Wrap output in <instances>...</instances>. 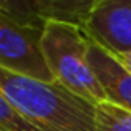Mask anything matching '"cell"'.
<instances>
[{
    "label": "cell",
    "instance_id": "6da1fadb",
    "mask_svg": "<svg viewBox=\"0 0 131 131\" xmlns=\"http://www.w3.org/2000/svg\"><path fill=\"white\" fill-rule=\"evenodd\" d=\"M0 93L42 131H95V105L57 83L0 68Z\"/></svg>",
    "mask_w": 131,
    "mask_h": 131
},
{
    "label": "cell",
    "instance_id": "7a4b0ae2",
    "mask_svg": "<svg viewBox=\"0 0 131 131\" xmlns=\"http://www.w3.org/2000/svg\"><path fill=\"white\" fill-rule=\"evenodd\" d=\"M42 48L53 81L73 95L98 105L106 95L88 63V38L78 25L48 22Z\"/></svg>",
    "mask_w": 131,
    "mask_h": 131
},
{
    "label": "cell",
    "instance_id": "3957f363",
    "mask_svg": "<svg viewBox=\"0 0 131 131\" xmlns=\"http://www.w3.org/2000/svg\"><path fill=\"white\" fill-rule=\"evenodd\" d=\"M43 27L27 25L0 8V68L55 83L42 48Z\"/></svg>",
    "mask_w": 131,
    "mask_h": 131
},
{
    "label": "cell",
    "instance_id": "277c9868",
    "mask_svg": "<svg viewBox=\"0 0 131 131\" xmlns=\"http://www.w3.org/2000/svg\"><path fill=\"white\" fill-rule=\"evenodd\" d=\"M80 28L110 53H129L131 0H95Z\"/></svg>",
    "mask_w": 131,
    "mask_h": 131
},
{
    "label": "cell",
    "instance_id": "5b68a950",
    "mask_svg": "<svg viewBox=\"0 0 131 131\" xmlns=\"http://www.w3.org/2000/svg\"><path fill=\"white\" fill-rule=\"evenodd\" d=\"M95 0H0V8L27 25L63 22L81 27Z\"/></svg>",
    "mask_w": 131,
    "mask_h": 131
},
{
    "label": "cell",
    "instance_id": "8992f818",
    "mask_svg": "<svg viewBox=\"0 0 131 131\" xmlns=\"http://www.w3.org/2000/svg\"><path fill=\"white\" fill-rule=\"evenodd\" d=\"M88 63L105 91L106 101L131 111V73L118 58L88 38Z\"/></svg>",
    "mask_w": 131,
    "mask_h": 131
},
{
    "label": "cell",
    "instance_id": "52a82bcc",
    "mask_svg": "<svg viewBox=\"0 0 131 131\" xmlns=\"http://www.w3.org/2000/svg\"><path fill=\"white\" fill-rule=\"evenodd\" d=\"M95 131H131V111L108 101L95 105Z\"/></svg>",
    "mask_w": 131,
    "mask_h": 131
},
{
    "label": "cell",
    "instance_id": "ba28073f",
    "mask_svg": "<svg viewBox=\"0 0 131 131\" xmlns=\"http://www.w3.org/2000/svg\"><path fill=\"white\" fill-rule=\"evenodd\" d=\"M0 131H42L25 119L0 93Z\"/></svg>",
    "mask_w": 131,
    "mask_h": 131
},
{
    "label": "cell",
    "instance_id": "9c48e42d",
    "mask_svg": "<svg viewBox=\"0 0 131 131\" xmlns=\"http://www.w3.org/2000/svg\"><path fill=\"white\" fill-rule=\"evenodd\" d=\"M115 57L118 58L119 63H121L123 67L131 73V51H129V53H123V55H115Z\"/></svg>",
    "mask_w": 131,
    "mask_h": 131
}]
</instances>
